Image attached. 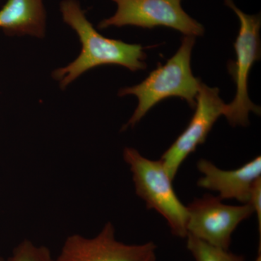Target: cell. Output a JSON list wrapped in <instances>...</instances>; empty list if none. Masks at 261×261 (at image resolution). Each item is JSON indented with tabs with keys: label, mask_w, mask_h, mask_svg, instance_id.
Returning <instances> with one entry per match:
<instances>
[{
	"label": "cell",
	"mask_w": 261,
	"mask_h": 261,
	"mask_svg": "<svg viewBox=\"0 0 261 261\" xmlns=\"http://www.w3.org/2000/svg\"><path fill=\"white\" fill-rule=\"evenodd\" d=\"M187 248L195 261H245L243 255H238L211 245L187 233Z\"/></svg>",
	"instance_id": "obj_11"
},
{
	"label": "cell",
	"mask_w": 261,
	"mask_h": 261,
	"mask_svg": "<svg viewBox=\"0 0 261 261\" xmlns=\"http://www.w3.org/2000/svg\"><path fill=\"white\" fill-rule=\"evenodd\" d=\"M123 160L129 166L137 195L145 201L149 210L157 211L167 221L171 233L186 238L188 213L173 189L162 162L142 156L132 147H125Z\"/></svg>",
	"instance_id": "obj_3"
},
{
	"label": "cell",
	"mask_w": 261,
	"mask_h": 261,
	"mask_svg": "<svg viewBox=\"0 0 261 261\" xmlns=\"http://www.w3.org/2000/svg\"><path fill=\"white\" fill-rule=\"evenodd\" d=\"M116 13L98 24V29L134 25L143 29L165 27L188 37H200L205 32L202 24L187 14L181 0H112Z\"/></svg>",
	"instance_id": "obj_5"
},
{
	"label": "cell",
	"mask_w": 261,
	"mask_h": 261,
	"mask_svg": "<svg viewBox=\"0 0 261 261\" xmlns=\"http://www.w3.org/2000/svg\"><path fill=\"white\" fill-rule=\"evenodd\" d=\"M195 37L185 36L176 54L165 65H159L142 83L120 89L119 97L133 94L139 103L129 121L122 128H133L151 108L163 99L178 97L185 99L194 108L202 82L194 76L191 68V55Z\"/></svg>",
	"instance_id": "obj_2"
},
{
	"label": "cell",
	"mask_w": 261,
	"mask_h": 261,
	"mask_svg": "<svg viewBox=\"0 0 261 261\" xmlns=\"http://www.w3.org/2000/svg\"><path fill=\"white\" fill-rule=\"evenodd\" d=\"M44 0H8L0 10V29L8 36L45 35Z\"/></svg>",
	"instance_id": "obj_10"
},
{
	"label": "cell",
	"mask_w": 261,
	"mask_h": 261,
	"mask_svg": "<svg viewBox=\"0 0 261 261\" xmlns=\"http://www.w3.org/2000/svg\"><path fill=\"white\" fill-rule=\"evenodd\" d=\"M197 167L203 174L197 181V186L219 192L221 200H236L243 204L248 202L252 184L261 177L260 156L230 171L221 169L205 159L200 160Z\"/></svg>",
	"instance_id": "obj_9"
},
{
	"label": "cell",
	"mask_w": 261,
	"mask_h": 261,
	"mask_svg": "<svg viewBox=\"0 0 261 261\" xmlns=\"http://www.w3.org/2000/svg\"><path fill=\"white\" fill-rule=\"evenodd\" d=\"M0 261H53L50 250L45 246H37L30 240H23L13 250L8 259L0 257Z\"/></svg>",
	"instance_id": "obj_12"
},
{
	"label": "cell",
	"mask_w": 261,
	"mask_h": 261,
	"mask_svg": "<svg viewBox=\"0 0 261 261\" xmlns=\"http://www.w3.org/2000/svg\"><path fill=\"white\" fill-rule=\"evenodd\" d=\"M247 203L253 209L254 214H256L258 222L259 233H261V177H259L252 184L250 190V197Z\"/></svg>",
	"instance_id": "obj_13"
},
{
	"label": "cell",
	"mask_w": 261,
	"mask_h": 261,
	"mask_svg": "<svg viewBox=\"0 0 261 261\" xmlns=\"http://www.w3.org/2000/svg\"><path fill=\"white\" fill-rule=\"evenodd\" d=\"M226 105L219 89L201 83L196 98L195 112L186 129L163 153L161 161L168 176L174 179L187 158L205 142L220 116H224Z\"/></svg>",
	"instance_id": "obj_7"
},
{
	"label": "cell",
	"mask_w": 261,
	"mask_h": 261,
	"mask_svg": "<svg viewBox=\"0 0 261 261\" xmlns=\"http://www.w3.org/2000/svg\"><path fill=\"white\" fill-rule=\"evenodd\" d=\"M225 4L236 13L240 27L234 43L237 60L228 64V71L236 84V94L230 104L226 105L224 116L232 126H246L249 123V113L260 114V108L250 100L247 82L249 73L255 61L260 60V15L246 14L233 3L225 0Z\"/></svg>",
	"instance_id": "obj_4"
},
{
	"label": "cell",
	"mask_w": 261,
	"mask_h": 261,
	"mask_svg": "<svg viewBox=\"0 0 261 261\" xmlns=\"http://www.w3.org/2000/svg\"><path fill=\"white\" fill-rule=\"evenodd\" d=\"M60 9L63 21L75 31L82 44V51L74 61L53 71V79L62 89L100 65H121L132 71L147 68V55L142 45L103 37L89 21L78 0H63Z\"/></svg>",
	"instance_id": "obj_1"
},
{
	"label": "cell",
	"mask_w": 261,
	"mask_h": 261,
	"mask_svg": "<svg viewBox=\"0 0 261 261\" xmlns=\"http://www.w3.org/2000/svg\"><path fill=\"white\" fill-rule=\"evenodd\" d=\"M156 249L153 242L128 245L118 241L114 226L108 222L94 238L80 234L68 237L61 253L53 261H142Z\"/></svg>",
	"instance_id": "obj_8"
},
{
	"label": "cell",
	"mask_w": 261,
	"mask_h": 261,
	"mask_svg": "<svg viewBox=\"0 0 261 261\" xmlns=\"http://www.w3.org/2000/svg\"><path fill=\"white\" fill-rule=\"evenodd\" d=\"M155 252H152V253L149 254V255H147V256L142 261H156V260H157V257H156Z\"/></svg>",
	"instance_id": "obj_14"
},
{
	"label": "cell",
	"mask_w": 261,
	"mask_h": 261,
	"mask_svg": "<svg viewBox=\"0 0 261 261\" xmlns=\"http://www.w3.org/2000/svg\"><path fill=\"white\" fill-rule=\"evenodd\" d=\"M255 261H261L260 244L259 245V253L258 255H257L256 259H255Z\"/></svg>",
	"instance_id": "obj_15"
},
{
	"label": "cell",
	"mask_w": 261,
	"mask_h": 261,
	"mask_svg": "<svg viewBox=\"0 0 261 261\" xmlns=\"http://www.w3.org/2000/svg\"><path fill=\"white\" fill-rule=\"evenodd\" d=\"M187 233L214 246L229 250L239 225L254 214L250 204L229 205L219 197L206 194L187 206Z\"/></svg>",
	"instance_id": "obj_6"
}]
</instances>
